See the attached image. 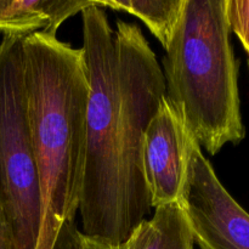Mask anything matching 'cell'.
<instances>
[{
  "label": "cell",
  "instance_id": "6da1fadb",
  "mask_svg": "<svg viewBox=\"0 0 249 249\" xmlns=\"http://www.w3.org/2000/svg\"><path fill=\"white\" fill-rule=\"evenodd\" d=\"M82 17L89 96L80 232L121 246L151 211L142 141L165 80L138 24L118 21L114 31L96 0Z\"/></svg>",
  "mask_w": 249,
  "mask_h": 249
},
{
  "label": "cell",
  "instance_id": "7a4b0ae2",
  "mask_svg": "<svg viewBox=\"0 0 249 249\" xmlns=\"http://www.w3.org/2000/svg\"><path fill=\"white\" fill-rule=\"evenodd\" d=\"M24 82L39 175L41 224L36 249H53L79 211L87 156L89 83L82 49L53 33L24 36Z\"/></svg>",
  "mask_w": 249,
  "mask_h": 249
},
{
  "label": "cell",
  "instance_id": "3957f363",
  "mask_svg": "<svg viewBox=\"0 0 249 249\" xmlns=\"http://www.w3.org/2000/svg\"><path fill=\"white\" fill-rule=\"evenodd\" d=\"M225 1L186 0L163 57L165 97L212 156L246 135Z\"/></svg>",
  "mask_w": 249,
  "mask_h": 249
},
{
  "label": "cell",
  "instance_id": "277c9868",
  "mask_svg": "<svg viewBox=\"0 0 249 249\" xmlns=\"http://www.w3.org/2000/svg\"><path fill=\"white\" fill-rule=\"evenodd\" d=\"M23 36L5 34L0 43V209L16 249H36L41 198L24 82Z\"/></svg>",
  "mask_w": 249,
  "mask_h": 249
},
{
  "label": "cell",
  "instance_id": "5b68a950",
  "mask_svg": "<svg viewBox=\"0 0 249 249\" xmlns=\"http://www.w3.org/2000/svg\"><path fill=\"white\" fill-rule=\"evenodd\" d=\"M178 203L201 249H249V214L223 186L195 139Z\"/></svg>",
  "mask_w": 249,
  "mask_h": 249
},
{
  "label": "cell",
  "instance_id": "8992f818",
  "mask_svg": "<svg viewBox=\"0 0 249 249\" xmlns=\"http://www.w3.org/2000/svg\"><path fill=\"white\" fill-rule=\"evenodd\" d=\"M192 140L184 122L164 96L142 141L143 175L151 208L179 202Z\"/></svg>",
  "mask_w": 249,
  "mask_h": 249
},
{
  "label": "cell",
  "instance_id": "52a82bcc",
  "mask_svg": "<svg viewBox=\"0 0 249 249\" xmlns=\"http://www.w3.org/2000/svg\"><path fill=\"white\" fill-rule=\"evenodd\" d=\"M91 4L94 0H0V32L56 34L66 19Z\"/></svg>",
  "mask_w": 249,
  "mask_h": 249
},
{
  "label": "cell",
  "instance_id": "ba28073f",
  "mask_svg": "<svg viewBox=\"0 0 249 249\" xmlns=\"http://www.w3.org/2000/svg\"><path fill=\"white\" fill-rule=\"evenodd\" d=\"M187 221L179 203L155 209L150 220H143L123 243V249H194Z\"/></svg>",
  "mask_w": 249,
  "mask_h": 249
},
{
  "label": "cell",
  "instance_id": "9c48e42d",
  "mask_svg": "<svg viewBox=\"0 0 249 249\" xmlns=\"http://www.w3.org/2000/svg\"><path fill=\"white\" fill-rule=\"evenodd\" d=\"M101 7L125 11L140 18L167 50L177 32L186 0H96Z\"/></svg>",
  "mask_w": 249,
  "mask_h": 249
},
{
  "label": "cell",
  "instance_id": "30bf717a",
  "mask_svg": "<svg viewBox=\"0 0 249 249\" xmlns=\"http://www.w3.org/2000/svg\"><path fill=\"white\" fill-rule=\"evenodd\" d=\"M225 9L229 28L240 39L249 57V0H226Z\"/></svg>",
  "mask_w": 249,
  "mask_h": 249
},
{
  "label": "cell",
  "instance_id": "8fae6325",
  "mask_svg": "<svg viewBox=\"0 0 249 249\" xmlns=\"http://www.w3.org/2000/svg\"><path fill=\"white\" fill-rule=\"evenodd\" d=\"M0 249H16L14 238L10 232V229L7 226L1 209H0Z\"/></svg>",
  "mask_w": 249,
  "mask_h": 249
},
{
  "label": "cell",
  "instance_id": "7c38bea8",
  "mask_svg": "<svg viewBox=\"0 0 249 249\" xmlns=\"http://www.w3.org/2000/svg\"><path fill=\"white\" fill-rule=\"evenodd\" d=\"M83 249H123V245L114 246L109 243L99 242V241L90 240L83 236Z\"/></svg>",
  "mask_w": 249,
  "mask_h": 249
}]
</instances>
